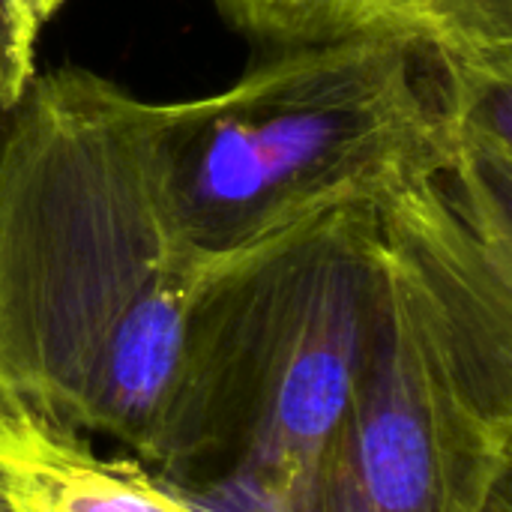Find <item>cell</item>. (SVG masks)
<instances>
[{
	"label": "cell",
	"mask_w": 512,
	"mask_h": 512,
	"mask_svg": "<svg viewBox=\"0 0 512 512\" xmlns=\"http://www.w3.org/2000/svg\"><path fill=\"white\" fill-rule=\"evenodd\" d=\"M153 102L63 66L0 129V423L108 435L150 465L207 255L150 159Z\"/></svg>",
	"instance_id": "1"
},
{
	"label": "cell",
	"mask_w": 512,
	"mask_h": 512,
	"mask_svg": "<svg viewBox=\"0 0 512 512\" xmlns=\"http://www.w3.org/2000/svg\"><path fill=\"white\" fill-rule=\"evenodd\" d=\"M444 165L375 195L363 357L288 512H510L512 195Z\"/></svg>",
	"instance_id": "2"
},
{
	"label": "cell",
	"mask_w": 512,
	"mask_h": 512,
	"mask_svg": "<svg viewBox=\"0 0 512 512\" xmlns=\"http://www.w3.org/2000/svg\"><path fill=\"white\" fill-rule=\"evenodd\" d=\"M375 264V198L207 255L147 471L201 512L291 510L348 405Z\"/></svg>",
	"instance_id": "3"
},
{
	"label": "cell",
	"mask_w": 512,
	"mask_h": 512,
	"mask_svg": "<svg viewBox=\"0 0 512 512\" xmlns=\"http://www.w3.org/2000/svg\"><path fill=\"white\" fill-rule=\"evenodd\" d=\"M150 159L177 231L201 255L375 198L447 162L432 51L381 36L273 48L219 93L153 102Z\"/></svg>",
	"instance_id": "4"
},
{
	"label": "cell",
	"mask_w": 512,
	"mask_h": 512,
	"mask_svg": "<svg viewBox=\"0 0 512 512\" xmlns=\"http://www.w3.org/2000/svg\"><path fill=\"white\" fill-rule=\"evenodd\" d=\"M237 33L273 45L399 39L456 57H512V0H210Z\"/></svg>",
	"instance_id": "5"
},
{
	"label": "cell",
	"mask_w": 512,
	"mask_h": 512,
	"mask_svg": "<svg viewBox=\"0 0 512 512\" xmlns=\"http://www.w3.org/2000/svg\"><path fill=\"white\" fill-rule=\"evenodd\" d=\"M0 474L15 512H201L141 462L27 423H0Z\"/></svg>",
	"instance_id": "6"
},
{
	"label": "cell",
	"mask_w": 512,
	"mask_h": 512,
	"mask_svg": "<svg viewBox=\"0 0 512 512\" xmlns=\"http://www.w3.org/2000/svg\"><path fill=\"white\" fill-rule=\"evenodd\" d=\"M63 0H0V102L12 111L36 78V42Z\"/></svg>",
	"instance_id": "7"
},
{
	"label": "cell",
	"mask_w": 512,
	"mask_h": 512,
	"mask_svg": "<svg viewBox=\"0 0 512 512\" xmlns=\"http://www.w3.org/2000/svg\"><path fill=\"white\" fill-rule=\"evenodd\" d=\"M0 512H15L12 510V501H9V492H6V480L0 474Z\"/></svg>",
	"instance_id": "8"
},
{
	"label": "cell",
	"mask_w": 512,
	"mask_h": 512,
	"mask_svg": "<svg viewBox=\"0 0 512 512\" xmlns=\"http://www.w3.org/2000/svg\"><path fill=\"white\" fill-rule=\"evenodd\" d=\"M6 117H9V108L0 102V129H3V123H6Z\"/></svg>",
	"instance_id": "9"
}]
</instances>
